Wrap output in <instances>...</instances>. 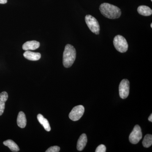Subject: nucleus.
<instances>
[{
	"label": "nucleus",
	"mask_w": 152,
	"mask_h": 152,
	"mask_svg": "<svg viewBox=\"0 0 152 152\" xmlns=\"http://www.w3.org/2000/svg\"><path fill=\"white\" fill-rule=\"evenodd\" d=\"M3 144L4 145L8 147L12 151L17 152L20 151L18 146L12 140H7L5 141L4 142Z\"/></svg>",
	"instance_id": "15"
},
{
	"label": "nucleus",
	"mask_w": 152,
	"mask_h": 152,
	"mask_svg": "<svg viewBox=\"0 0 152 152\" xmlns=\"http://www.w3.org/2000/svg\"><path fill=\"white\" fill-rule=\"evenodd\" d=\"M40 46V43L37 41H31L26 42L22 47L23 49L24 50L27 51L29 50H35L38 49Z\"/></svg>",
	"instance_id": "8"
},
{
	"label": "nucleus",
	"mask_w": 152,
	"mask_h": 152,
	"mask_svg": "<svg viewBox=\"0 0 152 152\" xmlns=\"http://www.w3.org/2000/svg\"><path fill=\"white\" fill-rule=\"evenodd\" d=\"M8 95L5 91L2 92L0 94V116L4 113L5 109V105L6 101L7 100Z\"/></svg>",
	"instance_id": "11"
},
{
	"label": "nucleus",
	"mask_w": 152,
	"mask_h": 152,
	"mask_svg": "<svg viewBox=\"0 0 152 152\" xmlns=\"http://www.w3.org/2000/svg\"><path fill=\"white\" fill-rule=\"evenodd\" d=\"M143 146L146 148H149L152 145V136L151 134L146 135L142 141Z\"/></svg>",
	"instance_id": "16"
},
{
	"label": "nucleus",
	"mask_w": 152,
	"mask_h": 152,
	"mask_svg": "<svg viewBox=\"0 0 152 152\" xmlns=\"http://www.w3.org/2000/svg\"><path fill=\"white\" fill-rule=\"evenodd\" d=\"M99 10L103 15L110 19L118 18L121 15L119 8L108 3L102 4L100 6Z\"/></svg>",
	"instance_id": "1"
},
{
	"label": "nucleus",
	"mask_w": 152,
	"mask_h": 152,
	"mask_svg": "<svg viewBox=\"0 0 152 152\" xmlns=\"http://www.w3.org/2000/svg\"><path fill=\"white\" fill-rule=\"evenodd\" d=\"M151 28H152V23H151Z\"/></svg>",
	"instance_id": "21"
},
{
	"label": "nucleus",
	"mask_w": 152,
	"mask_h": 152,
	"mask_svg": "<svg viewBox=\"0 0 152 152\" xmlns=\"http://www.w3.org/2000/svg\"><path fill=\"white\" fill-rule=\"evenodd\" d=\"M113 44L116 50L120 53H125L128 50L129 46L127 42L122 36H116L114 39Z\"/></svg>",
	"instance_id": "3"
},
{
	"label": "nucleus",
	"mask_w": 152,
	"mask_h": 152,
	"mask_svg": "<svg viewBox=\"0 0 152 152\" xmlns=\"http://www.w3.org/2000/svg\"><path fill=\"white\" fill-rule=\"evenodd\" d=\"M151 1H152V0H151Z\"/></svg>",
	"instance_id": "22"
},
{
	"label": "nucleus",
	"mask_w": 152,
	"mask_h": 152,
	"mask_svg": "<svg viewBox=\"0 0 152 152\" xmlns=\"http://www.w3.org/2000/svg\"><path fill=\"white\" fill-rule=\"evenodd\" d=\"M148 120L149 121H150V122H152V114H151V115L148 118Z\"/></svg>",
	"instance_id": "20"
},
{
	"label": "nucleus",
	"mask_w": 152,
	"mask_h": 152,
	"mask_svg": "<svg viewBox=\"0 0 152 152\" xmlns=\"http://www.w3.org/2000/svg\"><path fill=\"white\" fill-rule=\"evenodd\" d=\"M76 58L75 49L72 45H66L63 53V63L65 68L70 67L74 64Z\"/></svg>",
	"instance_id": "2"
},
{
	"label": "nucleus",
	"mask_w": 152,
	"mask_h": 152,
	"mask_svg": "<svg viewBox=\"0 0 152 152\" xmlns=\"http://www.w3.org/2000/svg\"><path fill=\"white\" fill-rule=\"evenodd\" d=\"M37 119L39 122L42 125L44 129L47 132H50L51 130L50 126L48 120L45 118L42 114H39L37 115Z\"/></svg>",
	"instance_id": "14"
},
{
	"label": "nucleus",
	"mask_w": 152,
	"mask_h": 152,
	"mask_svg": "<svg viewBox=\"0 0 152 152\" xmlns=\"http://www.w3.org/2000/svg\"><path fill=\"white\" fill-rule=\"evenodd\" d=\"M137 11L140 15L144 16H149L152 15V10L149 7L146 6H140L137 9Z\"/></svg>",
	"instance_id": "13"
},
{
	"label": "nucleus",
	"mask_w": 152,
	"mask_h": 152,
	"mask_svg": "<svg viewBox=\"0 0 152 152\" xmlns=\"http://www.w3.org/2000/svg\"><path fill=\"white\" fill-rule=\"evenodd\" d=\"M106 151V147L104 145H100L96 149V152H105Z\"/></svg>",
	"instance_id": "18"
},
{
	"label": "nucleus",
	"mask_w": 152,
	"mask_h": 152,
	"mask_svg": "<svg viewBox=\"0 0 152 152\" xmlns=\"http://www.w3.org/2000/svg\"><path fill=\"white\" fill-rule=\"evenodd\" d=\"M84 112V107L83 105L76 106L74 107L69 114V118L74 121H78L83 116Z\"/></svg>",
	"instance_id": "6"
},
{
	"label": "nucleus",
	"mask_w": 152,
	"mask_h": 152,
	"mask_svg": "<svg viewBox=\"0 0 152 152\" xmlns=\"http://www.w3.org/2000/svg\"><path fill=\"white\" fill-rule=\"evenodd\" d=\"M24 57L27 59L32 61H38L41 58V55L40 53L26 51L23 54Z\"/></svg>",
	"instance_id": "9"
},
{
	"label": "nucleus",
	"mask_w": 152,
	"mask_h": 152,
	"mask_svg": "<svg viewBox=\"0 0 152 152\" xmlns=\"http://www.w3.org/2000/svg\"><path fill=\"white\" fill-rule=\"evenodd\" d=\"M142 137V134L140 127L139 125H136L129 137L130 142L133 144H137L141 140Z\"/></svg>",
	"instance_id": "5"
},
{
	"label": "nucleus",
	"mask_w": 152,
	"mask_h": 152,
	"mask_svg": "<svg viewBox=\"0 0 152 152\" xmlns=\"http://www.w3.org/2000/svg\"><path fill=\"white\" fill-rule=\"evenodd\" d=\"M85 21L87 26L92 32L96 35L99 34L100 30L99 24L97 20L94 17L91 15H87L85 17Z\"/></svg>",
	"instance_id": "4"
},
{
	"label": "nucleus",
	"mask_w": 152,
	"mask_h": 152,
	"mask_svg": "<svg viewBox=\"0 0 152 152\" xmlns=\"http://www.w3.org/2000/svg\"><path fill=\"white\" fill-rule=\"evenodd\" d=\"M7 2V0H0V4H5Z\"/></svg>",
	"instance_id": "19"
},
{
	"label": "nucleus",
	"mask_w": 152,
	"mask_h": 152,
	"mask_svg": "<svg viewBox=\"0 0 152 152\" xmlns=\"http://www.w3.org/2000/svg\"><path fill=\"white\" fill-rule=\"evenodd\" d=\"M60 148L58 146H54L50 147L46 151V152H58L60 151Z\"/></svg>",
	"instance_id": "17"
},
{
	"label": "nucleus",
	"mask_w": 152,
	"mask_h": 152,
	"mask_svg": "<svg viewBox=\"0 0 152 152\" xmlns=\"http://www.w3.org/2000/svg\"><path fill=\"white\" fill-rule=\"evenodd\" d=\"M130 83L127 79H124L120 83L119 87L120 97L125 99L128 97L129 94Z\"/></svg>",
	"instance_id": "7"
},
{
	"label": "nucleus",
	"mask_w": 152,
	"mask_h": 152,
	"mask_svg": "<svg viewBox=\"0 0 152 152\" xmlns=\"http://www.w3.org/2000/svg\"><path fill=\"white\" fill-rule=\"evenodd\" d=\"M27 120L26 115L23 112H19L17 118V124L21 128H24L26 126Z\"/></svg>",
	"instance_id": "12"
},
{
	"label": "nucleus",
	"mask_w": 152,
	"mask_h": 152,
	"mask_svg": "<svg viewBox=\"0 0 152 152\" xmlns=\"http://www.w3.org/2000/svg\"><path fill=\"white\" fill-rule=\"evenodd\" d=\"M88 141L86 135L85 134H83L80 136L77 143V149L79 151H82L84 148L85 147Z\"/></svg>",
	"instance_id": "10"
}]
</instances>
